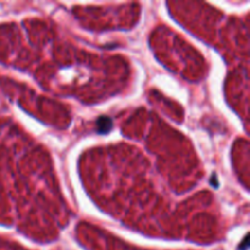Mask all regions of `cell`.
Here are the masks:
<instances>
[{"mask_svg":"<svg viewBox=\"0 0 250 250\" xmlns=\"http://www.w3.org/2000/svg\"><path fill=\"white\" fill-rule=\"evenodd\" d=\"M210 183H211V186H214V187H215V188H217L218 182H217V179H216V175H214L213 179H210Z\"/></svg>","mask_w":250,"mask_h":250,"instance_id":"7a4b0ae2","label":"cell"},{"mask_svg":"<svg viewBox=\"0 0 250 250\" xmlns=\"http://www.w3.org/2000/svg\"><path fill=\"white\" fill-rule=\"evenodd\" d=\"M112 121L109 116H100L97 121V131L98 133L105 134L111 131Z\"/></svg>","mask_w":250,"mask_h":250,"instance_id":"6da1fadb","label":"cell"}]
</instances>
